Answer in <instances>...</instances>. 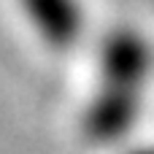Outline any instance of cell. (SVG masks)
Returning a JSON list of instances; mask_svg holds the SVG:
<instances>
[{
  "instance_id": "6da1fadb",
  "label": "cell",
  "mask_w": 154,
  "mask_h": 154,
  "mask_svg": "<svg viewBox=\"0 0 154 154\" xmlns=\"http://www.w3.org/2000/svg\"><path fill=\"white\" fill-rule=\"evenodd\" d=\"M154 79V43L133 24L111 27L97 43V81L81 111V133L92 146H122L146 108Z\"/></svg>"
},
{
  "instance_id": "7a4b0ae2",
  "label": "cell",
  "mask_w": 154,
  "mask_h": 154,
  "mask_svg": "<svg viewBox=\"0 0 154 154\" xmlns=\"http://www.w3.org/2000/svg\"><path fill=\"white\" fill-rule=\"evenodd\" d=\"M19 8L32 32L54 51H68L87 35L84 0H19Z\"/></svg>"
},
{
  "instance_id": "3957f363",
  "label": "cell",
  "mask_w": 154,
  "mask_h": 154,
  "mask_svg": "<svg viewBox=\"0 0 154 154\" xmlns=\"http://www.w3.org/2000/svg\"><path fill=\"white\" fill-rule=\"evenodd\" d=\"M125 154H154V143H138V146L127 149Z\"/></svg>"
}]
</instances>
